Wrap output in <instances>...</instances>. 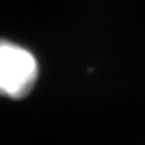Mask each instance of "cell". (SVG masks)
<instances>
[{
	"label": "cell",
	"instance_id": "obj_1",
	"mask_svg": "<svg viewBox=\"0 0 145 145\" xmlns=\"http://www.w3.org/2000/svg\"><path fill=\"white\" fill-rule=\"evenodd\" d=\"M38 75L35 56L19 45L0 40V94L19 99L31 92Z\"/></svg>",
	"mask_w": 145,
	"mask_h": 145
}]
</instances>
